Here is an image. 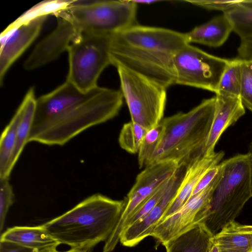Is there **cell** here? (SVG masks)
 <instances>
[{
	"mask_svg": "<svg viewBox=\"0 0 252 252\" xmlns=\"http://www.w3.org/2000/svg\"><path fill=\"white\" fill-rule=\"evenodd\" d=\"M224 155L223 152L220 151L204 155L187 165L177 193L160 221L177 211L186 203L202 176L209 169L220 163Z\"/></svg>",
	"mask_w": 252,
	"mask_h": 252,
	"instance_id": "obj_14",
	"label": "cell"
},
{
	"mask_svg": "<svg viewBox=\"0 0 252 252\" xmlns=\"http://www.w3.org/2000/svg\"><path fill=\"white\" fill-rule=\"evenodd\" d=\"M8 179H0V231L1 234L9 209L14 201L13 188Z\"/></svg>",
	"mask_w": 252,
	"mask_h": 252,
	"instance_id": "obj_27",
	"label": "cell"
},
{
	"mask_svg": "<svg viewBox=\"0 0 252 252\" xmlns=\"http://www.w3.org/2000/svg\"><path fill=\"white\" fill-rule=\"evenodd\" d=\"M0 252H39L38 251L27 248L18 244L0 240Z\"/></svg>",
	"mask_w": 252,
	"mask_h": 252,
	"instance_id": "obj_30",
	"label": "cell"
},
{
	"mask_svg": "<svg viewBox=\"0 0 252 252\" xmlns=\"http://www.w3.org/2000/svg\"><path fill=\"white\" fill-rule=\"evenodd\" d=\"M63 1L40 4L10 24L0 34V83L12 64L38 36L48 15L54 14Z\"/></svg>",
	"mask_w": 252,
	"mask_h": 252,
	"instance_id": "obj_8",
	"label": "cell"
},
{
	"mask_svg": "<svg viewBox=\"0 0 252 252\" xmlns=\"http://www.w3.org/2000/svg\"><path fill=\"white\" fill-rule=\"evenodd\" d=\"M251 252H252V251Z\"/></svg>",
	"mask_w": 252,
	"mask_h": 252,
	"instance_id": "obj_35",
	"label": "cell"
},
{
	"mask_svg": "<svg viewBox=\"0 0 252 252\" xmlns=\"http://www.w3.org/2000/svg\"><path fill=\"white\" fill-rule=\"evenodd\" d=\"M213 120L204 149L203 156L215 153V147L222 133L245 113L240 97L216 96Z\"/></svg>",
	"mask_w": 252,
	"mask_h": 252,
	"instance_id": "obj_13",
	"label": "cell"
},
{
	"mask_svg": "<svg viewBox=\"0 0 252 252\" xmlns=\"http://www.w3.org/2000/svg\"><path fill=\"white\" fill-rule=\"evenodd\" d=\"M220 168V163L209 169L202 176L193 190L191 197L207 188L218 174Z\"/></svg>",
	"mask_w": 252,
	"mask_h": 252,
	"instance_id": "obj_29",
	"label": "cell"
},
{
	"mask_svg": "<svg viewBox=\"0 0 252 252\" xmlns=\"http://www.w3.org/2000/svg\"><path fill=\"white\" fill-rule=\"evenodd\" d=\"M208 252H219L217 247L212 242V240H211Z\"/></svg>",
	"mask_w": 252,
	"mask_h": 252,
	"instance_id": "obj_33",
	"label": "cell"
},
{
	"mask_svg": "<svg viewBox=\"0 0 252 252\" xmlns=\"http://www.w3.org/2000/svg\"><path fill=\"white\" fill-rule=\"evenodd\" d=\"M213 235L204 223H198L163 246L166 252H208Z\"/></svg>",
	"mask_w": 252,
	"mask_h": 252,
	"instance_id": "obj_18",
	"label": "cell"
},
{
	"mask_svg": "<svg viewBox=\"0 0 252 252\" xmlns=\"http://www.w3.org/2000/svg\"><path fill=\"white\" fill-rule=\"evenodd\" d=\"M220 163L221 176L212 193L208 215L202 222L213 235L235 220L252 197L249 154L238 155Z\"/></svg>",
	"mask_w": 252,
	"mask_h": 252,
	"instance_id": "obj_5",
	"label": "cell"
},
{
	"mask_svg": "<svg viewBox=\"0 0 252 252\" xmlns=\"http://www.w3.org/2000/svg\"><path fill=\"white\" fill-rule=\"evenodd\" d=\"M172 178L169 181L157 191L153 195H152L132 216L130 217L126 223L124 229L127 226L140 221L149 214L166 191Z\"/></svg>",
	"mask_w": 252,
	"mask_h": 252,
	"instance_id": "obj_26",
	"label": "cell"
},
{
	"mask_svg": "<svg viewBox=\"0 0 252 252\" xmlns=\"http://www.w3.org/2000/svg\"><path fill=\"white\" fill-rule=\"evenodd\" d=\"M164 130V126L161 121L147 132L138 153L140 168L146 167L151 163L153 156L161 142Z\"/></svg>",
	"mask_w": 252,
	"mask_h": 252,
	"instance_id": "obj_23",
	"label": "cell"
},
{
	"mask_svg": "<svg viewBox=\"0 0 252 252\" xmlns=\"http://www.w3.org/2000/svg\"><path fill=\"white\" fill-rule=\"evenodd\" d=\"M188 43L185 33L136 24L114 34L111 65L124 66L167 89L176 84L173 57Z\"/></svg>",
	"mask_w": 252,
	"mask_h": 252,
	"instance_id": "obj_2",
	"label": "cell"
},
{
	"mask_svg": "<svg viewBox=\"0 0 252 252\" xmlns=\"http://www.w3.org/2000/svg\"><path fill=\"white\" fill-rule=\"evenodd\" d=\"M233 31L232 25L223 13L185 33L187 42L197 43L212 47L222 45Z\"/></svg>",
	"mask_w": 252,
	"mask_h": 252,
	"instance_id": "obj_16",
	"label": "cell"
},
{
	"mask_svg": "<svg viewBox=\"0 0 252 252\" xmlns=\"http://www.w3.org/2000/svg\"><path fill=\"white\" fill-rule=\"evenodd\" d=\"M243 0H185L191 4L209 10H221L224 12L230 10L241 4Z\"/></svg>",
	"mask_w": 252,
	"mask_h": 252,
	"instance_id": "obj_28",
	"label": "cell"
},
{
	"mask_svg": "<svg viewBox=\"0 0 252 252\" xmlns=\"http://www.w3.org/2000/svg\"><path fill=\"white\" fill-rule=\"evenodd\" d=\"M113 35L95 32L79 35L67 50L69 70L66 81L83 91L97 87L101 73L111 65Z\"/></svg>",
	"mask_w": 252,
	"mask_h": 252,
	"instance_id": "obj_6",
	"label": "cell"
},
{
	"mask_svg": "<svg viewBox=\"0 0 252 252\" xmlns=\"http://www.w3.org/2000/svg\"><path fill=\"white\" fill-rule=\"evenodd\" d=\"M0 240L14 242L39 252L57 248L60 245L42 225L9 228L1 234Z\"/></svg>",
	"mask_w": 252,
	"mask_h": 252,
	"instance_id": "obj_17",
	"label": "cell"
},
{
	"mask_svg": "<svg viewBox=\"0 0 252 252\" xmlns=\"http://www.w3.org/2000/svg\"><path fill=\"white\" fill-rule=\"evenodd\" d=\"M242 62L239 58L229 60L220 78L216 95L240 97Z\"/></svg>",
	"mask_w": 252,
	"mask_h": 252,
	"instance_id": "obj_22",
	"label": "cell"
},
{
	"mask_svg": "<svg viewBox=\"0 0 252 252\" xmlns=\"http://www.w3.org/2000/svg\"><path fill=\"white\" fill-rule=\"evenodd\" d=\"M60 252H92L91 249L87 248H71L68 251Z\"/></svg>",
	"mask_w": 252,
	"mask_h": 252,
	"instance_id": "obj_31",
	"label": "cell"
},
{
	"mask_svg": "<svg viewBox=\"0 0 252 252\" xmlns=\"http://www.w3.org/2000/svg\"><path fill=\"white\" fill-rule=\"evenodd\" d=\"M223 13L241 41L252 40V0H244L240 5Z\"/></svg>",
	"mask_w": 252,
	"mask_h": 252,
	"instance_id": "obj_21",
	"label": "cell"
},
{
	"mask_svg": "<svg viewBox=\"0 0 252 252\" xmlns=\"http://www.w3.org/2000/svg\"><path fill=\"white\" fill-rule=\"evenodd\" d=\"M123 99L119 90L97 86L83 91L66 81L36 98L28 142L63 145L85 130L115 117Z\"/></svg>",
	"mask_w": 252,
	"mask_h": 252,
	"instance_id": "obj_1",
	"label": "cell"
},
{
	"mask_svg": "<svg viewBox=\"0 0 252 252\" xmlns=\"http://www.w3.org/2000/svg\"><path fill=\"white\" fill-rule=\"evenodd\" d=\"M179 164L173 160L156 161L145 167L124 201L123 209L113 232L105 242L103 252H111L120 242L126 223L177 172Z\"/></svg>",
	"mask_w": 252,
	"mask_h": 252,
	"instance_id": "obj_9",
	"label": "cell"
},
{
	"mask_svg": "<svg viewBox=\"0 0 252 252\" xmlns=\"http://www.w3.org/2000/svg\"><path fill=\"white\" fill-rule=\"evenodd\" d=\"M211 240L219 252H251L252 225L230 221L214 235Z\"/></svg>",
	"mask_w": 252,
	"mask_h": 252,
	"instance_id": "obj_15",
	"label": "cell"
},
{
	"mask_svg": "<svg viewBox=\"0 0 252 252\" xmlns=\"http://www.w3.org/2000/svg\"><path fill=\"white\" fill-rule=\"evenodd\" d=\"M248 154H249L251 160V182H252V141L251 142L249 149Z\"/></svg>",
	"mask_w": 252,
	"mask_h": 252,
	"instance_id": "obj_34",
	"label": "cell"
},
{
	"mask_svg": "<svg viewBox=\"0 0 252 252\" xmlns=\"http://www.w3.org/2000/svg\"><path fill=\"white\" fill-rule=\"evenodd\" d=\"M23 113L20 105L3 130L0 140V179H6V170L16 140L17 129Z\"/></svg>",
	"mask_w": 252,
	"mask_h": 252,
	"instance_id": "obj_20",
	"label": "cell"
},
{
	"mask_svg": "<svg viewBox=\"0 0 252 252\" xmlns=\"http://www.w3.org/2000/svg\"><path fill=\"white\" fill-rule=\"evenodd\" d=\"M124 204V201L95 194L42 225L60 244L92 249L110 237Z\"/></svg>",
	"mask_w": 252,
	"mask_h": 252,
	"instance_id": "obj_3",
	"label": "cell"
},
{
	"mask_svg": "<svg viewBox=\"0 0 252 252\" xmlns=\"http://www.w3.org/2000/svg\"><path fill=\"white\" fill-rule=\"evenodd\" d=\"M242 60L240 98L252 112V60Z\"/></svg>",
	"mask_w": 252,
	"mask_h": 252,
	"instance_id": "obj_25",
	"label": "cell"
},
{
	"mask_svg": "<svg viewBox=\"0 0 252 252\" xmlns=\"http://www.w3.org/2000/svg\"><path fill=\"white\" fill-rule=\"evenodd\" d=\"M148 130L143 126L132 121L124 124L119 138L120 146L129 153H138Z\"/></svg>",
	"mask_w": 252,
	"mask_h": 252,
	"instance_id": "obj_24",
	"label": "cell"
},
{
	"mask_svg": "<svg viewBox=\"0 0 252 252\" xmlns=\"http://www.w3.org/2000/svg\"><path fill=\"white\" fill-rule=\"evenodd\" d=\"M220 170L212 183L201 191L190 197L177 211L158 222L151 236L163 245L195 224L203 222L209 213L212 193L221 176L220 163Z\"/></svg>",
	"mask_w": 252,
	"mask_h": 252,
	"instance_id": "obj_11",
	"label": "cell"
},
{
	"mask_svg": "<svg viewBox=\"0 0 252 252\" xmlns=\"http://www.w3.org/2000/svg\"><path fill=\"white\" fill-rule=\"evenodd\" d=\"M187 165L181 163L172 177L169 186L160 200L143 219L126 227L122 232L120 242L124 246L134 247L151 233L162 219L174 199L185 175Z\"/></svg>",
	"mask_w": 252,
	"mask_h": 252,
	"instance_id": "obj_12",
	"label": "cell"
},
{
	"mask_svg": "<svg viewBox=\"0 0 252 252\" xmlns=\"http://www.w3.org/2000/svg\"><path fill=\"white\" fill-rule=\"evenodd\" d=\"M134 2L138 4H151L155 2H159V0H132Z\"/></svg>",
	"mask_w": 252,
	"mask_h": 252,
	"instance_id": "obj_32",
	"label": "cell"
},
{
	"mask_svg": "<svg viewBox=\"0 0 252 252\" xmlns=\"http://www.w3.org/2000/svg\"><path fill=\"white\" fill-rule=\"evenodd\" d=\"M229 60L208 54L188 43L173 57L176 84L216 93Z\"/></svg>",
	"mask_w": 252,
	"mask_h": 252,
	"instance_id": "obj_10",
	"label": "cell"
},
{
	"mask_svg": "<svg viewBox=\"0 0 252 252\" xmlns=\"http://www.w3.org/2000/svg\"><path fill=\"white\" fill-rule=\"evenodd\" d=\"M36 101L34 88H31L20 104L23 108L22 116L17 129L15 147L6 170L7 178H9L25 145L28 143L34 116Z\"/></svg>",
	"mask_w": 252,
	"mask_h": 252,
	"instance_id": "obj_19",
	"label": "cell"
},
{
	"mask_svg": "<svg viewBox=\"0 0 252 252\" xmlns=\"http://www.w3.org/2000/svg\"><path fill=\"white\" fill-rule=\"evenodd\" d=\"M215 108L214 96L204 99L188 112H179L163 119V134L150 164L173 160L188 165L203 156Z\"/></svg>",
	"mask_w": 252,
	"mask_h": 252,
	"instance_id": "obj_4",
	"label": "cell"
},
{
	"mask_svg": "<svg viewBox=\"0 0 252 252\" xmlns=\"http://www.w3.org/2000/svg\"><path fill=\"white\" fill-rule=\"evenodd\" d=\"M116 67L131 121L148 130L154 127L163 119L167 88L124 66Z\"/></svg>",
	"mask_w": 252,
	"mask_h": 252,
	"instance_id": "obj_7",
	"label": "cell"
}]
</instances>
